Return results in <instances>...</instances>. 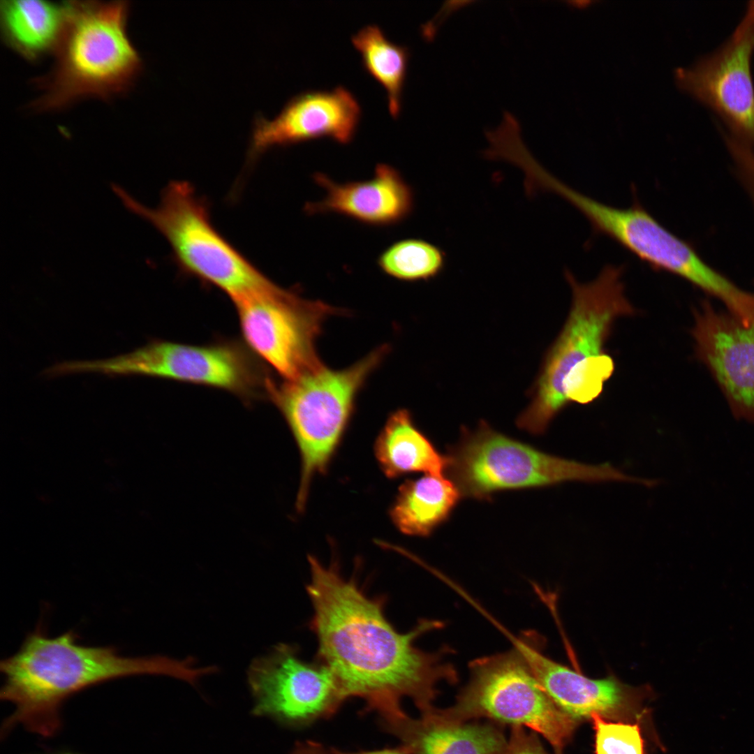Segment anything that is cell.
I'll use <instances>...</instances> for the list:
<instances>
[{
  "instance_id": "cell-1",
  "label": "cell",
  "mask_w": 754,
  "mask_h": 754,
  "mask_svg": "<svg viewBox=\"0 0 754 754\" xmlns=\"http://www.w3.org/2000/svg\"><path fill=\"white\" fill-rule=\"evenodd\" d=\"M308 562L309 627L317 640L316 660L333 672L346 700L362 699L386 727L408 716L401 707L404 698L411 699L421 712L432 709L437 684L457 680L456 670L444 660L452 650L426 652L415 641L443 623L421 619L400 633L386 617L385 596H369L356 576L342 575L336 560L324 565L308 555Z\"/></svg>"
},
{
  "instance_id": "cell-2",
  "label": "cell",
  "mask_w": 754,
  "mask_h": 754,
  "mask_svg": "<svg viewBox=\"0 0 754 754\" xmlns=\"http://www.w3.org/2000/svg\"><path fill=\"white\" fill-rule=\"evenodd\" d=\"M78 639L73 630L50 637L40 621L34 630L27 634L18 651L1 661L4 680L0 697L14 707L2 723L1 738L18 726L43 737L54 736L61 726L64 702L102 683L156 674L193 683L199 674L191 658L126 657L114 646L81 645Z\"/></svg>"
},
{
  "instance_id": "cell-3",
  "label": "cell",
  "mask_w": 754,
  "mask_h": 754,
  "mask_svg": "<svg viewBox=\"0 0 754 754\" xmlns=\"http://www.w3.org/2000/svg\"><path fill=\"white\" fill-rule=\"evenodd\" d=\"M623 272V266L607 265L595 279L582 283L566 270L570 309L543 360L529 404L516 420L519 429L542 434L568 405L588 404L601 394L614 371L605 348L613 325L635 313L626 295Z\"/></svg>"
},
{
  "instance_id": "cell-4",
  "label": "cell",
  "mask_w": 754,
  "mask_h": 754,
  "mask_svg": "<svg viewBox=\"0 0 754 754\" xmlns=\"http://www.w3.org/2000/svg\"><path fill=\"white\" fill-rule=\"evenodd\" d=\"M125 1H69L66 24L49 73L34 80L40 94L29 108L56 112L80 101L127 94L143 68L127 29Z\"/></svg>"
},
{
  "instance_id": "cell-5",
  "label": "cell",
  "mask_w": 754,
  "mask_h": 754,
  "mask_svg": "<svg viewBox=\"0 0 754 754\" xmlns=\"http://www.w3.org/2000/svg\"><path fill=\"white\" fill-rule=\"evenodd\" d=\"M387 352V346H380L346 369H333L322 364L279 385H269L272 401L288 425L300 454L301 478L296 499L299 512L305 508L311 480L328 468L349 424L359 392Z\"/></svg>"
},
{
  "instance_id": "cell-6",
  "label": "cell",
  "mask_w": 754,
  "mask_h": 754,
  "mask_svg": "<svg viewBox=\"0 0 754 754\" xmlns=\"http://www.w3.org/2000/svg\"><path fill=\"white\" fill-rule=\"evenodd\" d=\"M447 472L462 496L490 499L504 490L547 487L568 481L636 482L609 464L591 465L542 452L493 429L481 420L463 427L448 448Z\"/></svg>"
},
{
  "instance_id": "cell-7",
  "label": "cell",
  "mask_w": 754,
  "mask_h": 754,
  "mask_svg": "<svg viewBox=\"0 0 754 754\" xmlns=\"http://www.w3.org/2000/svg\"><path fill=\"white\" fill-rule=\"evenodd\" d=\"M113 189L131 212L146 219L165 237L182 270L219 288L233 302L269 292L278 286L216 230L207 206L190 184L170 183L156 208L142 205L117 186Z\"/></svg>"
},
{
  "instance_id": "cell-8",
  "label": "cell",
  "mask_w": 754,
  "mask_h": 754,
  "mask_svg": "<svg viewBox=\"0 0 754 754\" xmlns=\"http://www.w3.org/2000/svg\"><path fill=\"white\" fill-rule=\"evenodd\" d=\"M471 677L449 715L464 720L487 718L538 733L560 750L572 736L575 719L549 697L516 648L475 659Z\"/></svg>"
},
{
  "instance_id": "cell-9",
  "label": "cell",
  "mask_w": 754,
  "mask_h": 754,
  "mask_svg": "<svg viewBox=\"0 0 754 754\" xmlns=\"http://www.w3.org/2000/svg\"><path fill=\"white\" fill-rule=\"evenodd\" d=\"M234 303L245 341L285 380L323 364L316 341L325 320L339 313L337 309L279 286Z\"/></svg>"
},
{
  "instance_id": "cell-10",
  "label": "cell",
  "mask_w": 754,
  "mask_h": 754,
  "mask_svg": "<svg viewBox=\"0 0 754 754\" xmlns=\"http://www.w3.org/2000/svg\"><path fill=\"white\" fill-rule=\"evenodd\" d=\"M552 193L563 198L593 229L618 242L652 268L675 274L717 297L730 290L728 279L709 265L688 242L663 227L638 202L618 208L597 201L560 180Z\"/></svg>"
},
{
  "instance_id": "cell-11",
  "label": "cell",
  "mask_w": 754,
  "mask_h": 754,
  "mask_svg": "<svg viewBox=\"0 0 754 754\" xmlns=\"http://www.w3.org/2000/svg\"><path fill=\"white\" fill-rule=\"evenodd\" d=\"M66 375L149 376L245 393L256 374L246 355L228 344L192 346L154 341L135 350L104 360L66 361Z\"/></svg>"
},
{
  "instance_id": "cell-12",
  "label": "cell",
  "mask_w": 754,
  "mask_h": 754,
  "mask_svg": "<svg viewBox=\"0 0 754 754\" xmlns=\"http://www.w3.org/2000/svg\"><path fill=\"white\" fill-rule=\"evenodd\" d=\"M247 679L252 714L288 725L329 717L346 700L330 669L317 660H304L293 644H279L254 659Z\"/></svg>"
},
{
  "instance_id": "cell-13",
  "label": "cell",
  "mask_w": 754,
  "mask_h": 754,
  "mask_svg": "<svg viewBox=\"0 0 754 754\" xmlns=\"http://www.w3.org/2000/svg\"><path fill=\"white\" fill-rule=\"evenodd\" d=\"M754 1L717 49L679 73L681 87L713 111L726 132L754 147Z\"/></svg>"
},
{
  "instance_id": "cell-14",
  "label": "cell",
  "mask_w": 754,
  "mask_h": 754,
  "mask_svg": "<svg viewBox=\"0 0 754 754\" xmlns=\"http://www.w3.org/2000/svg\"><path fill=\"white\" fill-rule=\"evenodd\" d=\"M361 112L355 96L342 85L302 91L292 97L272 120L256 119L248 157L251 161L274 147L323 137L348 143L356 133Z\"/></svg>"
},
{
  "instance_id": "cell-15",
  "label": "cell",
  "mask_w": 754,
  "mask_h": 754,
  "mask_svg": "<svg viewBox=\"0 0 754 754\" xmlns=\"http://www.w3.org/2000/svg\"><path fill=\"white\" fill-rule=\"evenodd\" d=\"M692 335L736 417L754 422V325L704 302L695 313Z\"/></svg>"
},
{
  "instance_id": "cell-16",
  "label": "cell",
  "mask_w": 754,
  "mask_h": 754,
  "mask_svg": "<svg viewBox=\"0 0 754 754\" xmlns=\"http://www.w3.org/2000/svg\"><path fill=\"white\" fill-rule=\"evenodd\" d=\"M508 637L528 662L533 674L553 702L574 719L617 717L637 698V690L614 677L591 679L545 656L536 633Z\"/></svg>"
},
{
  "instance_id": "cell-17",
  "label": "cell",
  "mask_w": 754,
  "mask_h": 754,
  "mask_svg": "<svg viewBox=\"0 0 754 754\" xmlns=\"http://www.w3.org/2000/svg\"><path fill=\"white\" fill-rule=\"evenodd\" d=\"M324 197L307 202L308 215L336 214L374 226H387L407 219L415 207L413 188L401 172L387 163H378L373 176L362 181L338 182L322 172L313 175Z\"/></svg>"
},
{
  "instance_id": "cell-18",
  "label": "cell",
  "mask_w": 754,
  "mask_h": 754,
  "mask_svg": "<svg viewBox=\"0 0 754 754\" xmlns=\"http://www.w3.org/2000/svg\"><path fill=\"white\" fill-rule=\"evenodd\" d=\"M408 754H503L508 740L496 727L453 717L433 708L388 728Z\"/></svg>"
},
{
  "instance_id": "cell-19",
  "label": "cell",
  "mask_w": 754,
  "mask_h": 754,
  "mask_svg": "<svg viewBox=\"0 0 754 754\" xmlns=\"http://www.w3.org/2000/svg\"><path fill=\"white\" fill-rule=\"evenodd\" d=\"M69 1L5 0L0 3L1 33L5 44L28 61L54 52L64 33Z\"/></svg>"
},
{
  "instance_id": "cell-20",
  "label": "cell",
  "mask_w": 754,
  "mask_h": 754,
  "mask_svg": "<svg viewBox=\"0 0 754 754\" xmlns=\"http://www.w3.org/2000/svg\"><path fill=\"white\" fill-rule=\"evenodd\" d=\"M374 448L381 471L391 479L417 472L445 476L447 471V456L417 427L406 409L390 414Z\"/></svg>"
},
{
  "instance_id": "cell-21",
  "label": "cell",
  "mask_w": 754,
  "mask_h": 754,
  "mask_svg": "<svg viewBox=\"0 0 754 754\" xmlns=\"http://www.w3.org/2000/svg\"><path fill=\"white\" fill-rule=\"evenodd\" d=\"M461 496L451 479L425 474L399 487L389 515L402 533L427 537L448 519Z\"/></svg>"
},
{
  "instance_id": "cell-22",
  "label": "cell",
  "mask_w": 754,
  "mask_h": 754,
  "mask_svg": "<svg viewBox=\"0 0 754 754\" xmlns=\"http://www.w3.org/2000/svg\"><path fill=\"white\" fill-rule=\"evenodd\" d=\"M351 40L360 53L364 69L386 91L390 114L397 117L410 56L408 48L390 40L376 24L360 29L352 36Z\"/></svg>"
},
{
  "instance_id": "cell-23",
  "label": "cell",
  "mask_w": 754,
  "mask_h": 754,
  "mask_svg": "<svg viewBox=\"0 0 754 754\" xmlns=\"http://www.w3.org/2000/svg\"><path fill=\"white\" fill-rule=\"evenodd\" d=\"M446 263L445 252L424 239L408 238L394 242L380 253L377 264L387 275L404 281L431 279Z\"/></svg>"
},
{
  "instance_id": "cell-24",
  "label": "cell",
  "mask_w": 754,
  "mask_h": 754,
  "mask_svg": "<svg viewBox=\"0 0 754 754\" xmlns=\"http://www.w3.org/2000/svg\"><path fill=\"white\" fill-rule=\"evenodd\" d=\"M596 754H644V741L637 724L607 720L593 714Z\"/></svg>"
},
{
  "instance_id": "cell-25",
  "label": "cell",
  "mask_w": 754,
  "mask_h": 754,
  "mask_svg": "<svg viewBox=\"0 0 754 754\" xmlns=\"http://www.w3.org/2000/svg\"><path fill=\"white\" fill-rule=\"evenodd\" d=\"M739 178L754 201V147L738 140L727 148Z\"/></svg>"
},
{
  "instance_id": "cell-26",
  "label": "cell",
  "mask_w": 754,
  "mask_h": 754,
  "mask_svg": "<svg viewBox=\"0 0 754 754\" xmlns=\"http://www.w3.org/2000/svg\"><path fill=\"white\" fill-rule=\"evenodd\" d=\"M503 754H547L536 737L523 727H513Z\"/></svg>"
},
{
  "instance_id": "cell-27",
  "label": "cell",
  "mask_w": 754,
  "mask_h": 754,
  "mask_svg": "<svg viewBox=\"0 0 754 754\" xmlns=\"http://www.w3.org/2000/svg\"><path fill=\"white\" fill-rule=\"evenodd\" d=\"M292 754H331L328 753L320 744L313 741H308L299 744Z\"/></svg>"
},
{
  "instance_id": "cell-28",
  "label": "cell",
  "mask_w": 754,
  "mask_h": 754,
  "mask_svg": "<svg viewBox=\"0 0 754 754\" xmlns=\"http://www.w3.org/2000/svg\"><path fill=\"white\" fill-rule=\"evenodd\" d=\"M331 754H408L401 746L398 748H385L381 750L360 751V752H344L337 749H332Z\"/></svg>"
},
{
  "instance_id": "cell-29",
  "label": "cell",
  "mask_w": 754,
  "mask_h": 754,
  "mask_svg": "<svg viewBox=\"0 0 754 754\" xmlns=\"http://www.w3.org/2000/svg\"><path fill=\"white\" fill-rule=\"evenodd\" d=\"M45 754H82V753H78V752H74V751H57V752H53V753H45Z\"/></svg>"
}]
</instances>
